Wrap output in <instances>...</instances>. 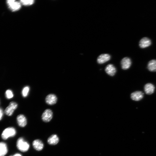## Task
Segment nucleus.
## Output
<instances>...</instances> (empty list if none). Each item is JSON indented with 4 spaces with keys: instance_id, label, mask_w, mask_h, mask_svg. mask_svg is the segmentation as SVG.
<instances>
[{
    "instance_id": "39448f33",
    "label": "nucleus",
    "mask_w": 156,
    "mask_h": 156,
    "mask_svg": "<svg viewBox=\"0 0 156 156\" xmlns=\"http://www.w3.org/2000/svg\"><path fill=\"white\" fill-rule=\"evenodd\" d=\"M53 112L49 109H46L42 115V120L45 122H48L52 119L53 117Z\"/></svg>"
},
{
    "instance_id": "dca6fc26",
    "label": "nucleus",
    "mask_w": 156,
    "mask_h": 156,
    "mask_svg": "<svg viewBox=\"0 0 156 156\" xmlns=\"http://www.w3.org/2000/svg\"><path fill=\"white\" fill-rule=\"evenodd\" d=\"M8 152L6 144L3 142H0V156H4Z\"/></svg>"
},
{
    "instance_id": "2eb2a0df",
    "label": "nucleus",
    "mask_w": 156,
    "mask_h": 156,
    "mask_svg": "<svg viewBox=\"0 0 156 156\" xmlns=\"http://www.w3.org/2000/svg\"><path fill=\"white\" fill-rule=\"evenodd\" d=\"M59 141V139L56 134H53L50 136L47 140L48 143L50 144H56Z\"/></svg>"
},
{
    "instance_id": "423d86ee",
    "label": "nucleus",
    "mask_w": 156,
    "mask_h": 156,
    "mask_svg": "<svg viewBox=\"0 0 156 156\" xmlns=\"http://www.w3.org/2000/svg\"><path fill=\"white\" fill-rule=\"evenodd\" d=\"M57 101L56 96L53 94H50L48 95L45 99L46 103L49 105H53L55 104Z\"/></svg>"
},
{
    "instance_id": "9d476101",
    "label": "nucleus",
    "mask_w": 156,
    "mask_h": 156,
    "mask_svg": "<svg viewBox=\"0 0 156 156\" xmlns=\"http://www.w3.org/2000/svg\"><path fill=\"white\" fill-rule=\"evenodd\" d=\"M151 44V40L147 37H144L140 41L139 45L140 48H144L150 46Z\"/></svg>"
},
{
    "instance_id": "4be33fe9",
    "label": "nucleus",
    "mask_w": 156,
    "mask_h": 156,
    "mask_svg": "<svg viewBox=\"0 0 156 156\" xmlns=\"http://www.w3.org/2000/svg\"><path fill=\"white\" fill-rule=\"evenodd\" d=\"M22 156V155L20 154L16 153L13 156Z\"/></svg>"
},
{
    "instance_id": "20e7f679",
    "label": "nucleus",
    "mask_w": 156,
    "mask_h": 156,
    "mask_svg": "<svg viewBox=\"0 0 156 156\" xmlns=\"http://www.w3.org/2000/svg\"><path fill=\"white\" fill-rule=\"evenodd\" d=\"M17 107L18 104L16 102L14 101L11 102L5 109L4 111L5 113L7 116H11Z\"/></svg>"
},
{
    "instance_id": "7ed1b4c3",
    "label": "nucleus",
    "mask_w": 156,
    "mask_h": 156,
    "mask_svg": "<svg viewBox=\"0 0 156 156\" xmlns=\"http://www.w3.org/2000/svg\"><path fill=\"white\" fill-rule=\"evenodd\" d=\"M6 3L9 8L13 12L18 10L21 7V4L20 2L16 1L7 0L6 1Z\"/></svg>"
},
{
    "instance_id": "f257e3e1",
    "label": "nucleus",
    "mask_w": 156,
    "mask_h": 156,
    "mask_svg": "<svg viewBox=\"0 0 156 156\" xmlns=\"http://www.w3.org/2000/svg\"><path fill=\"white\" fill-rule=\"evenodd\" d=\"M16 146L18 149L23 152L27 151L29 147L28 143L25 141L22 138H20L17 140Z\"/></svg>"
},
{
    "instance_id": "f8f14e48",
    "label": "nucleus",
    "mask_w": 156,
    "mask_h": 156,
    "mask_svg": "<svg viewBox=\"0 0 156 156\" xmlns=\"http://www.w3.org/2000/svg\"><path fill=\"white\" fill-rule=\"evenodd\" d=\"M106 73L111 76H113L116 72V69L114 66L112 64H109L106 66L105 69Z\"/></svg>"
},
{
    "instance_id": "4468645a",
    "label": "nucleus",
    "mask_w": 156,
    "mask_h": 156,
    "mask_svg": "<svg viewBox=\"0 0 156 156\" xmlns=\"http://www.w3.org/2000/svg\"><path fill=\"white\" fill-rule=\"evenodd\" d=\"M155 88L154 86L150 83L146 84L144 87L145 92L146 94L148 95L151 94L154 92Z\"/></svg>"
},
{
    "instance_id": "412c9836",
    "label": "nucleus",
    "mask_w": 156,
    "mask_h": 156,
    "mask_svg": "<svg viewBox=\"0 0 156 156\" xmlns=\"http://www.w3.org/2000/svg\"><path fill=\"white\" fill-rule=\"evenodd\" d=\"M3 112L2 110L0 108V120L1 119L3 116Z\"/></svg>"
},
{
    "instance_id": "f03ea898",
    "label": "nucleus",
    "mask_w": 156,
    "mask_h": 156,
    "mask_svg": "<svg viewBox=\"0 0 156 156\" xmlns=\"http://www.w3.org/2000/svg\"><path fill=\"white\" fill-rule=\"evenodd\" d=\"M16 133V130L14 128L8 127L5 129L3 131L1 137L3 139L6 140L10 137L14 136Z\"/></svg>"
},
{
    "instance_id": "a211bd4d",
    "label": "nucleus",
    "mask_w": 156,
    "mask_h": 156,
    "mask_svg": "<svg viewBox=\"0 0 156 156\" xmlns=\"http://www.w3.org/2000/svg\"><path fill=\"white\" fill-rule=\"evenodd\" d=\"M21 4L26 5H32L34 3V1L32 0H22L19 1Z\"/></svg>"
},
{
    "instance_id": "6e6552de",
    "label": "nucleus",
    "mask_w": 156,
    "mask_h": 156,
    "mask_svg": "<svg viewBox=\"0 0 156 156\" xmlns=\"http://www.w3.org/2000/svg\"><path fill=\"white\" fill-rule=\"evenodd\" d=\"M110 57V56L108 54H102L97 58V62L99 64H102L108 61Z\"/></svg>"
},
{
    "instance_id": "0eeeda50",
    "label": "nucleus",
    "mask_w": 156,
    "mask_h": 156,
    "mask_svg": "<svg viewBox=\"0 0 156 156\" xmlns=\"http://www.w3.org/2000/svg\"><path fill=\"white\" fill-rule=\"evenodd\" d=\"M121 64L122 68L124 70H127L130 67L131 61L129 58L125 57L121 60Z\"/></svg>"
},
{
    "instance_id": "9b49d317",
    "label": "nucleus",
    "mask_w": 156,
    "mask_h": 156,
    "mask_svg": "<svg viewBox=\"0 0 156 156\" xmlns=\"http://www.w3.org/2000/svg\"><path fill=\"white\" fill-rule=\"evenodd\" d=\"M144 94V93L141 91H136L131 94V98L133 100L139 101L143 98Z\"/></svg>"
},
{
    "instance_id": "aec40b11",
    "label": "nucleus",
    "mask_w": 156,
    "mask_h": 156,
    "mask_svg": "<svg viewBox=\"0 0 156 156\" xmlns=\"http://www.w3.org/2000/svg\"><path fill=\"white\" fill-rule=\"evenodd\" d=\"M6 97L8 99L12 98L14 96V94L12 91L10 90H7L5 92Z\"/></svg>"
},
{
    "instance_id": "ddd939ff",
    "label": "nucleus",
    "mask_w": 156,
    "mask_h": 156,
    "mask_svg": "<svg viewBox=\"0 0 156 156\" xmlns=\"http://www.w3.org/2000/svg\"><path fill=\"white\" fill-rule=\"evenodd\" d=\"M33 146L34 148L37 151L41 150L44 147V144L41 141L37 139L34 140L32 143Z\"/></svg>"
},
{
    "instance_id": "1a4fd4ad",
    "label": "nucleus",
    "mask_w": 156,
    "mask_h": 156,
    "mask_svg": "<svg viewBox=\"0 0 156 156\" xmlns=\"http://www.w3.org/2000/svg\"><path fill=\"white\" fill-rule=\"evenodd\" d=\"M17 120L18 125L21 127H25L27 123V119L25 116L21 114L17 117Z\"/></svg>"
},
{
    "instance_id": "f3484780",
    "label": "nucleus",
    "mask_w": 156,
    "mask_h": 156,
    "mask_svg": "<svg viewBox=\"0 0 156 156\" xmlns=\"http://www.w3.org/2000/svg\"><path fill=\"white\" fill-rule=\"evenodd\" d=\"M147 68L150 71L156 72V60H150L148 63Z\"/></svg>"
},
{
    "instance_id": "6ab92c4d",
    "label": "nucleus",
    "mask_w": 156,
    "mask_h": 156,
    "mask_svg": "<svg viewBox=\"0 0 156 156\" xmlns=\"http://www.w3.org/2000/svg\"><path fill=\"white\" fill-rule=\"evenodd\" d=\"M29 90V86H27L24 87L22 90V95L23 97H26L28 94Z\"/></svg>"
}]
</instances>
